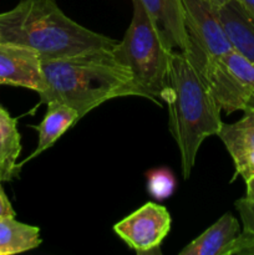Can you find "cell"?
<instances>
[{
	"instance_id": "cell-17",
	"label": "cell",
	"mask_w": 254,
	"mask_h": 255,
	"mask_svg": "<svg viewBox=\"0 0 254 255\" xmlns=\"http://www.w3.org/2000/svg\"><path fill=\"white\" fill-rule=\"evenodd\" d=\"M236 208L241 216L243 232L254 237V198H243L236 202Z\"/></svg>"
},
{
	"instance_id": "cell-11",
	"label": "cell",
	"mask_w": 254,
	"mask_h": 255,
	"mask_svg": "<svg viewBox=\"0 0 254 255\" xmlns=\"http://www.w3.org/2000/svg\"><path fill=\"white\" fill-rule=\"evenodd\" d=\"M241 234V226L232 213H226L206 232L184 247L179 255H227Z\"/></svg>"
},
{
	"instance_id": "cell-20",
	"label": "cell",
	"mask_w": 254,
	"mask_h": 255,
	"mask_svg": "<svg viewBox=\"0 0 254 255\" xmlns=\"http://www.w3.org/2000/svg\"><path fill=\"white\" fill-rule=\"evenodd\" d=\"M237 1L244 7V10L248 12L249 16L254 20V0H237Z\"/></svg>"
},
{
	"instance_id": "cell-12",
	"label": "cell",
	"mask_w": 254,
	"mask_h": 255,
	"mask_svg": "<svg viewBox=\"0 0 254 255\" xmlns=\"http://www.w3.org/2000/svg\"><path fill=\"white\" fill-rule=\"evenodd\" d=\"M217 11L233 49L254 65V20L237 0H229Z\"/></svg>"
},
{
	"instance_id": "cell-9",
	"label": "cell",
	"mask_w": 254,
	"mask_h": 255,
	"mask_svg": "<svg viewBox=\"0 0 254 255\" xmlns=\"http://www.w3.org/2000/svg\"><path fill=\"white\" fill-rule=\"evenodd\" d=\"M218 137L231 154L236 176L244 182L254 177V109L244 111V116L234 124H223Z\"/></svg>"
},
{
	"instance_id": "cell-15",
	"label": "cell",
	"mask_w": 254,
	"mask_h": 255,
	"mask_svg": "<svg viewBox=\"0 0 254 255\" xmlns=\"http://www.w3.org/2000/svg\"><path fill=\"white\" fill-rule=\"evenodd\" d=\"M16 122V119H12L0 106V177L2 181H10L20 171L16 159L21 152V143Z\"/></svg>"
},
{
	"instance_id": "cell-5",
	"label": "cell",
	"mask_w": 254,
	"mask_h": 255,
	"mask_svg": "<svg viewBox=\"0 0 254 255\" xmlns=\"http://www.w3.org/2000/svg\"><path fill=\"white\" fill-rule=\"evenodd\" d=\"M184 6L187 45L182 54L203 75L213 62L233 50L218 11L207 0H182Z\"/></svg>"
},
{
	"instance_id": "cell-19",
	"label": "cell",
	"mask_w": 254,
	"mask_h": 255,
	"mask_svg": "<svg viewBox=\"0 0 254 255\" xmlns=\"http://www.w3.org/2000/svg\"><path fill=\"white\" fill-rule=\"evenodd\" d=\"M1 183L2 181L0 179V218H4V217H11V218H15V211L12 209L11 203H10L6 194H5L4 189H2Z\"/></svg>"
},
{
	"instance_id": "cell-6",
	"label": "cell",
	"mask_w": 254,
	"mask_h": 255,
	"mask_svg": "<svg viewBox=\"0 0 254 255\" xmlns=\"http://www.w3.org/2000/svg\"><path fill=\"white\" fill-rule=\"evenodd\" d=\"M202 79L227 115L254 109V65L237 50L213 62Z\"/></svg>"
},
{
	"instance_id": "cell-1",
	"label": "cell",
	"mask_w": 254,
	"mask_h": 255,
	"mask_svg": "<svg viewBox=\"0 0 254 255\" xmlns=\"http://www.w3.org/2000/svg\"><path fill=\"white\" fill-rule=\"evenodd\" d=\"M112 50L42 60L45 90L39 94V105L60 102L76 110L81 119L109 100L144 97L132 72L115 57Z\"/></svg>"
},
{
	"instance_id": "cell-21",
	"label": "cell",
	"mask_w": 254,
	"mask_h": 255,
	"mask_svg": "<svg viewBox=\"0 0 254 255\" xmlns=\"http://www.w3.org/2000/svg\"><path fill=\"white\" fill-rule=\"evenodd\" d=\"M246 184H247L246 197H248V198H254V177L253 178L248 179V181L246 182Z\"/></svg>"
},
{
	"instance_id": "cell-4",
	"label": "cell",
	"mask_w": 254,
	"mask_h": 255,
	"mask_svg": "<svg viewBox=\"0 0 254 255\" xmlns=\"http://www.w3.org/2000/svg\"><path fill=\"white\" fill-rule=\"evenodd\" d=\"M112 52L128 67L144 97L159 104L166 89L173 49L166 44L139 0H133L131 24Z\"/></svg>"
},
{
	"instance_id": "cell-16",
	"label": "cell",
	"mask_w": 254,
	"mask_h": 255,
	"mask_svg": "<svg viewBox=\"0 0 254 255\" xmlns=\"http://www.w3.org/2000/svg\"><path fill=\"white\" fill-rule=\"evenodd\" d=\"M176 188V179L168 169H156L148 174L147 189L153 198L158 201L169 198Z\"/></svg>"
},
{
	"instance_id": "cell-2",
	"label": "cell",
	"mask_w": 254,
	"mask_h": 255,
	"mask_svg": "<svg viewBox=\"0 0 254 255\" xmlns=\"http://www.w3.org/2000/svg\"><path fill=\"white\" fill-rule=\"evenodd\" d=\"M0 42L31 47L41 60L112 50L119 44L70 19L55 0H20L11 10L1 12Z\"/></svg>"
},
{
	"instance_id": "cell-18",
	"label": "cell",
	"mask_w": 254,
	"mask_h": 255,
	"mask_svg": "<svg viewBox=\"0 0 254 255\" xmlns=\"http://www.w3.org/2000/svg\"><path fill=\"white\" fill-rule=\"evenodd\" d=\"M227 255H254V237L244 232L239 234Z\"/></svg>"
},
{
	"instance_id": "cell-7",
	"label": "cell",
	"mask_w": 254,
	"mask_h": 255,
	"mask_svg": "<svg viewBox=\"0 0 254 255\" xmlns=\"http://www.w3.org/2000/svg\"><path fill=\"white\" fill-rule=\"evenodd\" d=\"M169 229V212L153 202H147L114 226L115 233L138 254L159 253Z\"/></svg>"
},
{
	"instance_id": "cell-23",
	"label": "cell",
	"mask_w": 254,
	"mask_h": 255,
	"mask_svg": "<svg viewBox=\"0 0 254 255\" xmlns=\"http://www.w3.org/2000/svg\"><path fill=\"white\" fill-rule=\"evenodd\" d=\"M0 179H1V181H2V178H1V177H0ZM2 182H4V181H2Z\"/></svg>"
},
{
	"instance_id": "cell-22",
	"label": "cell",
	"mask_w": 254,
	"mask_h": 255,
	"mask_svg": "<svg viewBox=\"0 0 254 255\" xmlns=\"http://www.w3.org/2000/svg\"><path fill=\"white\" fill-rule=\"evenodd\" d=\"M207 1L211 2V4L214 5V6H216V7H219V6H222V5L227 4V2H228L229 0H207Z\"/></svg>"
},
{
	"instance_id": "cell-3",
	"label": "cell",
	"mask_w": 254,
	"mask_h": 255,
	"mask_svg": "<svg viewBox=\"0 0 254 255\" xmlns=\"http://www.w3.org/2000/svg\"><path fill=\"white\" fill-rule=\"evenodd\" d=\"M162 100L167 102L169 131L181 154L182 173L189 178L203 141L218 136L222 109L204 80L182 52L173 51Z\"/></svg>"
},
{
	"instance_id": "cell-8",
	"label": "cell",
	"mask_w": 254,
	"mask_h": 255,
	"mask_svg": "<svg viewBox=\"0 0 254 255\" xmlns=\"http://www.w3.org/2000/svg\"><path fill=\"white\" fill-rule=\"evenodd\" d=\"M0 85L45 90L42 60L39 52L24 45L0 42Z\"/></svg>"
},
{
	"instance_id": "cell-14",
	"label": "cell",
	"mask_w": 254,
	"mask_h": 255,
	"mask_svg": "<svg viewBox=\"0 0 254 255\" xmlns=\"http://www.w3.org/2000/svg\"><path fill=\"white\" fill-rule=\"evenodd\" d=\"M40 229L17 222L11 217L0 218V255H12L36 249L41 244Z\"/></svg>"
},
{
	"instance_id": "cell-13",
	"label": "cell",
	"mask_w": 254,
	"mask_h": 255,
	"mask_svg": "<svg viewBox=\"0 0 254 255\" xmlns=\"http://www.w3.org/2000/svg\"><path fill=\"white\" fill-rule=\"evenodd\" d=\"M46 105L47 110L44 120L39 126L35 127L39 132V141H37L36 149L32 152L31 156L27 157L21 163H19L20 168L22 167V164L31 161L32 158L50 148L75 122L80 120L76 110L67 106V105L60 104V102H49Z\"/></svg>"
},
{
	"instance_id": "cell-10",
	"label": "cell",
	"mask_w": 254,
	"mask_h": 255,
	"mask_svg": "<svg viewBox=\"0 0 254 255\" xmlns=\"http://www.w3.org/2000/svg\"><path fill=\"white\" fill-rule=\"evenodd\" d=\"M154 26L171 49L184 52L187 45L182 0H139Z\"/></svg>"
}]
</instances>
